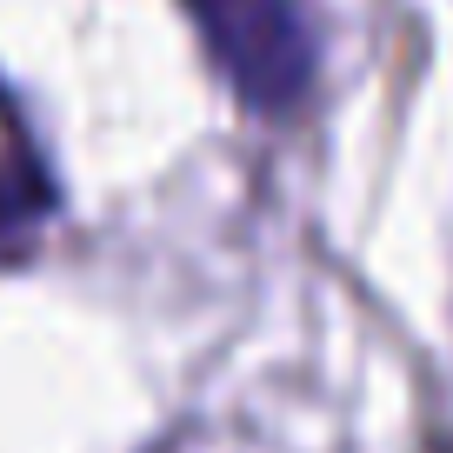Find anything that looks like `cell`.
Here are the masks:
<instances>
[{
	"label": "cell",
	"mask_w": 453,
	"mask_h": 453,
	"mask_svg": "<svg viewBox=\"0 0 453 453\" xmlns=\"http://www.w3.org/2000/svg\"><path fill=\"white\" fill-rule=\"evenodd\" d=\"M187 14L247 107L300 100L313 73V34L294 0H187Z\"/></svg>",
	"instance_id": "6da1fadb"
}]
</instances>
